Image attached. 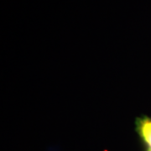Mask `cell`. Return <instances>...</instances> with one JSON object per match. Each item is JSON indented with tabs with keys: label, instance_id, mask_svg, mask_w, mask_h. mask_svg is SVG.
<instances>
[{
	"label": "cell",
	"instance_id": "1",
	"mask_svg": "<svg viewBox=\"0 0 151 151\" xmlns=\"http://www.w3.org/2000/svg\"><path fill=\"white\" fill-rule=\"evenodd\" d=\"M135 129L140 140L145 145V151H151V119L141 117L136 120Z\"/></svg>",
	"mask_w": 151,
	"mask_h": 151
}]
</instances>
